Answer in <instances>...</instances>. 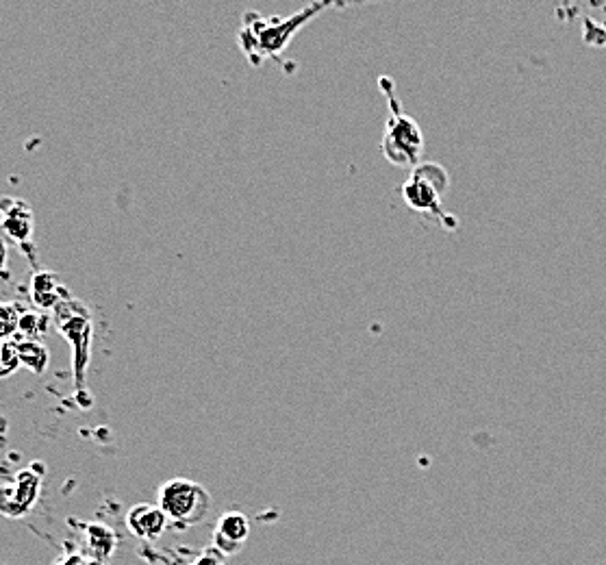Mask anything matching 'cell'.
Returning <instances> with one entry per match:
<instances>
[{"instance_id":"obj_13","label":"cell","mask_w":606,"mask_h":565,"mask_svg":"<svg viewBox=\"0 0 606 565\" xmlns=\"http://www.w3.org/2000/svg\"><path fill=\"white\" fill-rule=\"evenodd\" d=\"M27 309L20 303H0V344L20 335V324Z\"/></svg>"},{"instance_id":"obj_3","label":"cell","mask_w":606,"mask_h":565,"mask_svg":"<svg viewBox=\"0 0 606 565\" xmlns=\"http://www.w3.org/2000/svg\"><path fill=\"white\" fill-rule=\"evenodd\" d=\"M157 505L170 524L194 526L209 516L211 494L196 481L172 479L159 487Z\"/></svg>"},{"instance_id":"obj_12","label":"cell","mask_w":606,"mask_h":565,"mask_svg":"<svg viewBox=\"0 0 606 565\" xmlns=\"http://www.w3.org/2000/svg\"><path fill=\"white\" fill-rule=\"evenodd\" d=\"M18 350L22 359V368H27L35 374H42L48 366V350L40 339H18Z\"/></svg>"},{"instance_id":"obj_8","label":"cell","mask_w":606,"mask_h":565,"mask_svg":"<svg viewBox=\"0 0 606 565\" xmlns=\"http://www.w3.org/2000/svg\"><path fill=\"white\" fill-rule=\"evenodd\" d=\"M250 535V520L242 511H226L218 518L216 529H213L211 546L220 550L224 557H231L242 550Z\"/></svg>"},{"instance_id":"obj_1","label":"cell","mask_w":606,"mask_h":565,"mask_svg":"<svg viewBox=\"0 0 606 565\" xmlns=\"http://www.w3.org/2000/svg\"><path fill=\"white\" fill-rule=\"evenodd\" d=\"M324 9H328L326 3H313L305 9L296 11V14L281 18V16H259L255 11L244 16V24L239 29V48L244 50V55L259 66L263 59H272L285 53L289 42L294 40V35L309 24L315 16H320Z\"/></svg>"},{"instance_id":"obj_9","label":"cell","mask_w":606,"mask_h":565,"mask_svg":"<svg viewBox=\"0 0 606 565\" xmlns=\"http://www.w3.org/2000/svg\"><path fill=\"white\" fill-rule=\"evenodd\" d=\"M170 520L166 513L159 509V505H148V502H140L133 505L126 513V529L137 539H146V542H155L163 533H166Z\"/></svg>"},{"instance_id":"obj_6","label":"cell","mask_w":606,"mask_h":565,"mask_svg":"<svg viewBox=\"0 0 606 565\" xmlns=\"http://www.w3.org/2000/svg\"><path fill=\"white\" fill-rule=\"evenodd\" d=\"M33 226V209L27 200L14 196H5L0 200V235H5V240L18 246H27L31 244Z\"/></svg>"},{"instance_id":"obj_11","label":"cell","mask_w":606,"mask_h":565,"mask_svg":"<svg viewBox=\"0 0 606 565\" xmlns=\"http://www.w3.org/2000/svg\"><path fill=\"white\" fill-rule=\"evenodd\" d=\"M68 292L59 285L57 274L53 272H37L31 281V298L33 303L40 309H55L59 305V300L66 296Z\"/></svg>"},{"instance_id":"obj_16","label":"cell","mask_w":606,"mask_h":565,"mask_svg":"<svg viewBox=\"0 0 606 565\" xmlns=\"http://www.w3.org/2000/svg\"><path fill=\"white\" fill-rule=\"evenodd\" d=\"M87 559L81 555V552H70V555L57 557L53 565H85Z\"/></svg>"},{"instance_id":"obj_7","label":"cell","mask_w":606,"mask_h":565,"mask_svg":"<svg viewBox=\"0 0 606 565\" xmlns=\"http://www.w3.org/2000/svg\"><path fill=\"white\" fill-rule=\"evenodd\" d=\"M40 476L31 470H22L14 483L0 487V513L7 518H20L29 513L40 496Z\"/></svg>"},{"instance_id":"obj_15","label":"cell","mask_w":606,"mask_h":565,"mask_svg":"<svg viewBox=\"0 0 606 565\" xmlns=\"http://www.w3.org/2000/svg\"><path fill=\"white\" fill-rule=\"evenodd\" d=\"M194 565H226V557L222 555L220 550H216L213 546L205 548L200 552V555L196 557Z\"/></svg>"},{"instance_id":"obj_2","label":"cell","mask_w":606,"mask_h":565,"mask_svg":"<svg viewBox=\"0 0 606 565\" xmlns=\"http://www.w3.org/2000/svg\"><path fill=\"white\" fill-rule=\"evenodd\" d=\"M55 311V324L72 348V370H74V389L77 394H83L87 366H90L92 355V339H94V320L92 311L85 303L70 294L59 300Z\"/></svg>"},{"instance_id":"obj_18","label":"cell","mask_w":606,"mask_h":565,"mask_svg":"<svg viewBox=\"0 0 606 565\" xmlns=\"http://www.w3.org/2000/svg\"><path fill=\"white\" fill-rule=\"evenodd\" d=\"M85 565H109L107 561H98V559H87Z\"/></svg>"},{"instance_id":"obj_4","label":"cell","mask_w":606,"mask_h":565,"mask_svg":"<svg viewBox=\"0 0 606 565\" xmlns=\"http://www.w3.org/2000/svg\"><path fill=\"white\" fill-rule=\"evenodd\" d=\"M383 92L391 98V116L385 124L383 153L394 166H420L424 150V135L420 124L398 109V100L391 87H383Z\"/></svg>"},{"instance_id":"obj_17","label":"cell","mask_w":606,"mask_h":565,"mask_svg":"<svg viewBox=\"0 0 606 565\" xmlns=\"http://www.w3.org/2000/svg\"><path fill=\"white\" fill-rule=\"evenodd\" d=\"M5 266H7V242H5V237L0 235V276H3Z\"/></svg>"},{"instance_id":"obj_5","label":"cell","mask_w":606,"mask_h":565,"mask_svg":"<svg viewBox=\"0 0 606 565\" xmlns=\"http://www.w3.org/2000/svg\"><path fill=\"white\" fill-rule=\"evenodd\" d=\"M448 187V172L439 163L424 161L411 170L407 183L402 185V198L413 211L439 220L441 200H444Z\"/></svg>"},{"instance_id":"obj_14","label":"cell","mask_w":606,"mask_h":565,"mask_svg":"<svg viewBox=\"0 0 606 565\" xmlns=\"http://www.w3.org/2000/svg\"><path fill=\"white\" fill-rule=\"evenodd\" d=\"M22 368L20 350H18V339H9V342L0 344V379L14 374Z\"/></svg>"},{"instance_id":"obj_10","label":"cell","mask_w":606,"mask_h":565,"mask_svg":"<svg viewBox=\"0 0 606 565\" xmlns=\"http://www.w3.org/2000/svg\"><path fill=\"white\" fill-rule=\"evenodd\" d=\"M85 544L90 557L87 559H98V561H109L113 552L118 548V535L107 524L92 522L85 529Z\"/></svg>"}]
</instances>
